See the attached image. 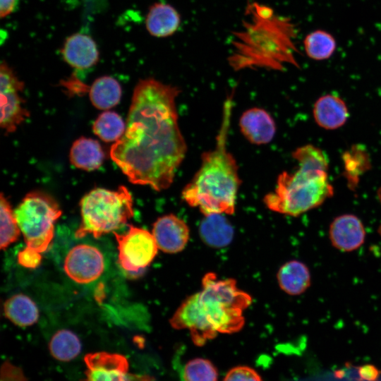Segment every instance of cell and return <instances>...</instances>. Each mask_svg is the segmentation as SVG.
<instances>
[{
	"mask_svg": "<svg viewBox=\"0 0 381 381\" xmlns=\"http://www.w3.org/2000/svg\"><path fill=\"white\" fill-rule=\"evenodd\" d=\"M16 2L17 0H0V17L3 18L11 13Z\"/></svg>",
	"mask_w": 381,
	"mask_h": 381,
	"instance_id": "4dcf8cb0",
	"label": "cell"
},
{
	"mask_svg": "<svg viewBox=\"0 0 381 381\" xmlns=\"http://www.w3.org/2000/svg\"><path fill=\"white\" fill-rule=\"evenodd\" d=\"M64 269L66 274L78 284H89L97 280L104 270L102 252L89 244H78L67 253Z\"/></svg>",
	"mask_w": 381,
	"mask_h": 381,
	"instance_id": "8fae6325",
	"label": "cell"
},
{
	"mask_svg": "<svg viewBox=\"0 0 381 381\" xmlns=\"http://www.w3.org/2000/svg\"><path fill=\"white\" fill-rule=\"evenodd\" d=\"M251 303V296L238 288L236 280L218 279L215 273L207 272L202 277L201 291L188 296L169 322L174 329H187L193 343L202 346L218 333L241 329L243 311Z\"/></svg>",
	"mask_w": 381,
	"mask_h": 381,
	"instance_id": "7a4b0ae2",
	"label": "cell"
},
{
	"mask_svg": "<svg viewBox=\"0 0 381 381\" xmlns=\"http://www.w3.org/2000/svg\"><path fill=\"white\" fill-rule=\"evenodd\" d=\"M246 14L243 28L232 41L231 66L236 71L254 68L279 71L287 64L298 67L296 30L292 21L257 2L247 6Z\"/></svg>",
	"mask_w": 381,
	"mask_h": 381,
	"instance_id": "3957f363",
	"label": "cell"
},
{
	"mask_svg": "<svg viewBox=\"0 0 381 381\" xmlns=\"http://www.w3.org/2000/svg\"><path fill=\"white\" fill-rule=\"evenodd\" d=\"M224 381H261V378L251 368L238 366L228 372Z\"/></svg>",
	"mask_w": 381,
	"mask_h": 381,
	"instance_id": "f1b7e54d",
	"label": "cell"
},
{
	"mask_svg": "<svg viewBox=\"0 0 381 381\" xmlns=\"http://www.w3.org/2000/svg\"><path fill=\"white\" fill-rule=\"evenodd\" d=\"M292 155L297 168L278 176L276 187L264 202L273 212L296 217L321 205L333 195L334 188L328 179V159L321 149L306 145Z\"/></svg>",
	"mask_w": 381,
	"mask_h": 381,
	"instance_id": "5b68a950",
	"label": "cell"
},
{
	"mask_svg": "<svg viewBox=\"0 0 381 381\" xmlns=\"http://www.w3.org/2000/svg\"><path fill=\"white\" fill-rule=\"evenodd\" d=\"M303 47L309 58L322 61L333 55L337 48V42L331 33L323 30H315L306 36Z\"/></svg>",
	"mask_w": 381,
	"mask_h": 381,
	"instance_id": "d4e9b609",
	"label": "cell"
},
{
	"mask_svg": "<svg viewBox=\"0 0 381 381\" xmlns=\"http://www.w3.org/2000/svg\"><path fill=\"white\" fill-rule=\"evenodd\" d=\"M80 207L82 220L75 233L77 238L114 232L133 216L132 196L123 186L116 190L95 188L82 198Z\"/></svg>",
	"mask_w": 381,
	"mask_h": 381,
	"instance_id": "52a82bcc",
	"label": "cell"
},
{
	"mask_svg": "<svg viewBox=\"0 0 381 381\" xmlns=\"http://www.w3.org/2000/svg\"><path fill=\"white\" fill-rule=\"evenodd\" d=\"M61 54L68 65L79 70L93 66L99 57L95 40L90 35L83 33L68 36L63 44Z\"/></svg>",
	"mask_w": 381,
	"mask_h": 381,
	"instance_id": "5bb4252c",
	"label": "cell"
},
{
	"mask_svg": "<svg viewBox=\"0 0 381 381\" xmlns=\"http://www.w3.org/2000/svg\"><path fill=\"white\" fill-rule=\"evenodd\" d=\"M13 212L26 243L18 254V262L27 268H35L54 237V223L61 215V210L49 195L31 192Z\"/></svg>",
	"mask_w": 381,
	"mask_h": 381,
	"instance_id": "8992f818",
	"label": "cell"
},
{
	"mask_svg": "<svg viewBox=\"0 0 381 381\" xmlns=\"http://www.w3.org/2000/svg\"><path fill=\"white\" fill-rule=\"evenodd\" d=\"M158 248L166 253L183 250L189 239L186 223L177 216L169 214L159 217L153 224L152 233Z\"/></svg>",
	"mask_w": 381,
	"mask_h": 381,
	"instance_id": "7c38bea8",
	"label": "cell"
},
{
	"mask_svg": "<svg viewBox=\"0 0 381 381\" xmlns=\"http://www.w3.org/2000/svg\"><path fill=\"white\" fill-rule=\"evenodd\" d=\"M49 349L55 359L68 362L80 354L81 343L78 337L73 332L61 329L52 336L49 344Z\"/></svg>",
	"mask_w": 381,
	"mask_h": 381,
	"instance_id": "cb8c5ba5",
	"label": "cell"
},
{
	"mask_svg": "<svg viewBox=\"0 0 381 381\" xmlns=\"http://www.w3.org/2000/svg\"><path fill=\"white\" fill-rule=\"evenodd\" d=\"M118 243L119 263L126 271L139 272L152 262L158 246L152 234L129 225L124 234L114 232Z\"/></svg>",
	"mask_w": 381,
	"mask_h": 381,
	"instance_id": "ba28073f",
	"label": "cell"
},
{
	"mask_svg": "<svg viewBox=\"0 0 381 381\" xmlns=\"http://www.w3.org/2000/svg\"><path fill=\"white\" fill-rule=\"evenodd\" d=\"M313 116L317 124L326 130L342 126L348 119L349 111L339 97L327 94L318 99L313 107Z\"/></svg>",
	"mask_w": 381,
	"mask_h": 381,
	"instance_id": "2e32d148",
	"label": "cell"
},
{
	"mask_svg": "<svg viewBox=\"0 0 381 381\" xmlns=\"http://www.w3.org/2000/svg\"><path fill=\"white\" fill-rule=\"evenodd\" d=\"M87 381H154L148 375L129 372L125 356L119 353L96 352L85 357Z\"/></svg>",
	"mask_w": 381,
	"mask_h": 381,
	"instance_id": "30bf717a",
	"label": "cell"
},
{
	"mask_svg": "<svg viewBox=\"0 0 381 381\" xmlns=\"http://www.w3.org/2000/svg\"><path fill=\"white\" fill-rule=\"evenodd\" d=\"M181 25V16L170 4L158 2L150 6L145 18L148 32L156 37L174 35Z\"/></svg>",
	"mask_w": 381,
	"mask_h": 381,
	"instance_id": "e0dca14e",
	"label": "cell"
},
{
	"mask_svg": "<svg viewBox=\"0 0 381 381\" xmlns=\"http://www.w3.org/2000/svg\"><path fill=\"white\" fill-rule=\"evenodd\" d=\"M121 97L119 83L111 76L97 78L90 88L92 104L99 109H108L116 106Z\"/></svg>",
	"mask_w": 381,
	"mask_h": 381,
	"instance_id": "603a6c76",
	"label": "cell"
},
{
	"mask_svg": "<svg viewBox=\"0 0 381 381\" xmlns=\"http://www.w3.org/2000/svg\"><path fill=\"white\" fill-rule=\"evenodd\" d=\"M202 241L214 248L227 246L233 240L234 230L223 214L205 215L199 226Z\"/></svg>",
	"mask_w": 381,
	"mask_h": 381,
	"instance_id": "d6986e66",
	"label": "cell"
},
{
	"mask_svg": "<svg viewBox=\"0 0 381 381\" xmlns=\"http://www.w3.org/2000/svg\"><path fill=\"white\" fill-rule=\"evenodd\" d=\"M182 381H217L216 368L208 360L195 358L188 361L181 371Z\"/></svg>",
	"mask_w": 381,
	"mask_h": 381,
	"instance_id": "83f0119b",
	"label": "cell"
},
{
	"mask_svg": "<svg viewBox=\"0 0 381 381\" xmlns=\"http://www.w3.org/2000/svg\"><path fill=\"white\" fill-rule=\"evenodd\" d=\"M0 124L6 133H10L14 132L30 115L20 97L24 83L7 63L2 61L0 66Z\"/></svg>",
	"mask_w": 381,
	"mask_h": 381,
	"instance_id": "9c48e42d",
	"label": "cell"
},
{
	"mask_svg": "<svg viewBox=\"0 0 381 381\" xmlns=\"http://www.w3.org/2000/svg\"><path fill=\"white\" fill-rule=\"evenodd\" d=\"M104 158L100 144L95 140L81 137L77 139L70 150V161L78 169L93 171L99 169Z\"/></svg>",
	"mask_w": 381,
	"mask_h": 381,
	"instance_id": "ffe728a7",
	"label": "cell"
},
{
	"mask_svg": "<svg viewBox=\"0 0 381 381\" xmlns=\"http://www.w3.org/2000/svg\"><path fill=\"white\" fill-rule=\"evenodd\" d=\"M179 92L155 78L135 85L125 132L110 150L111 159L132 183L160 191L173 183L187 150L179 125Z\"/></svg>",
	"mask_w": 381,
	"mask_h": 381,
	"instance_id": "6da1fadb",
	"label": "cell"
},
{
	"mask_svg": "<svg viewBox=\"0 0 381 381\" xmlns=\"http://www.w3.org/2000/svg\"><path fill=\"white\" fill-rule=\"evenodd\" d=\"M277 279L281 289L291 296L302 294L310 287L311 283L308 267L296 260L282 265L277 272Z\"/></svg>",
	"mask_w": 381,
	"mask_h": 381,
	"instance_id": "ac0fdd59",
	"label": "cell"
},
{
	"mask_svg": "<svg viewBox=\"0 0 381 381\" xmlns=\"http://www.w3.org/2000/svg\"><path fill=\"white\" fill-rule=\"evenodd\" d=\"M365 229L361 220L354 214H341L332 222L329 238L333 247L343 252H351L365 242Z\"/></svg>",
	"mask_w": 381,
	"mask_h": 381,
	"instance_id": "4fadbf2b",
	"label": "cell"
},
{
	"mask_svg": "<svg viewBox=\"0 0 381 381\" xmlns=\"http://www.w3.org/2000/svg\"><path fill=\"white\" fill-rule=\"evenodd\" d=\"M243 136L251 143L264 145L271 142L276 133V124L264 109L253 107L245 111L239 120Z\"/></svg>",
	"mask_w": 381,
	"mask_h": 381,
	"instance_id": "9a60e30c",
	"label": "cell"
},
{
	"mask_svg": "<svg viewBox=\"0 0 381 381\" xmlns=\"http://www.w3.org/2000/svg\"><path fill=\"white\" fill-rule=\"evenodd\" d=\"M232 107L233 94L224 102L214 147L202 154L200 167L181 192L182 199L205 216L235 211L241 179L236 161L227 148Z\"/></svg>",
	"mask_w": 381,
	"mask_h": 381,
	"instance_id": "277c9868",
	"label": "cell"
},
{
	"mask_svg": "<svg viewBox=\"0 0 381 381\" xmlns=\"http://www.w3.org/2000/svg\"><path fill=\"white\" fill-rule=\"evenodd\" d=\"M344 176L351 189H354L360 177L371 167L370 159L365 147L353 145L342 155Z\"/></svg>",
	"mask_w": 381,
	"mask_h": 381,
	"instance_id": "7402d4cb",
	"label": "cell"
},
{
	"mask_svg": "<svg viewBox=\"0 0 381 381\" xmlns=\"http://www.w3.org/2000/svg\"><path fill=\"white\" fill-rule=\"evenodd\" d=\"M93 132L105 142L117 141L124 133L126 124L122 118L114 111H104L95 120Z\"/></svg>",
	"mask_w": 381,
	"mask_h": 381,
	"instance_id": "484cf974",
	"label": "cell"
},
{
	"mask_svg": "<svg viewBox=\"0 0 381 381\" xmlns=\"http://www.w3.org/2000/svg\"><path fill=\"white\" fill-rule=\"evenodd\" d=\"M4 310L6 317L20 327L30 326L39 318V310L35 303L22 294L9 298L4 303Z\"/></svg>",
	"mask_w": 381,
	"mask_h": 381,
	"instance_id": "44dd1931",
	"label": "cell"
},
{
	"mask_svg": "<svg viewBox=\"0 0 381 381\" xmlns=\"http://www.w3.org/2000/svg\"><path fill=\"white\" fill-rule=\"evenodd\" d=\"M0 214L1 248L5 249L18 238L20 229L11 205L3 193L0 197Z\"/></svg>",
	"mask_w": 381,
	"mask_h": 381,
	"instance_id": "4316f807",
	"label": "cell"
},
{
	"mask_svg": "<svg viewBox=\"0 0 381 381\" xmlns=\"http://www.w3.org/2000/svg\"><path fill=\"white\" fill-rule=\"evenodd\" d=\"M358 373L362 379L367 381H373L378 377V370L371 365L361 367Z\"/></svg>",
	"mask_w": 381,
	"mask_h": 381,
	"instance_id": "f546056e",
	"label": "cell"
}]
</instances>
